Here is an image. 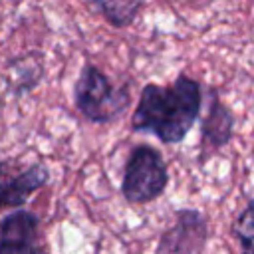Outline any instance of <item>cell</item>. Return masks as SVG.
Wrapping results in <instances>:
<instances>
[{
  "mask_svg": "<svg viewBox=\"0 0 254 254\" xmlns=\"http://www.w3.org/2000/svg\"><path fill=\"white\" fill-rule=\"evenodd\" d=\"M202 85L198 79L179 73L173 83H145L131 113V131L153 135L165 145L187 139L200 119Z\"/></svg>",
  "mask_w": 254,
  "mask_h": 254,
  "instance_id": "obj_1",
  "label": "cell"
},
{
  "mask_svg": "<svg viewBox=\"0 0 254 254\" xmlns=\"http://www.w3.org/2000/svg\"><path fill=\"white\" fill-rule=\"evenodd\" d=\"M71 99L75 111L85 121L105 125L127 111L131 105V91L129 83H113L101 67L87 62L73 81Z\"/></svg>",
  "mask_w": 254,
  "mask_h": 254,
  "instance_id": "obj_2",
  "label": "cell"
},
{
  "mask_svg": "<svg viewBox=\"0 0 254 254\" xmlns=\"http://www.w3.org/2000/svg\"><path fill=\"white\" fill-rule=\"evenodd\" d=\"M169 181V167L155 147L147 143L131 147L123 165V177L119 187L125 202L135 206L153 202L165 194Z\"/></svg>",
  "mask_w": 254,
  "mask_h": 254,
  "instance_id": "obj_3",
  "label": "cell"
},
{
  "mask_svg": "<svg viewBox=\"0 0 254 254\" xmlns=\"http://www.w3.org/2000/svg\"><path fill=\"white\" fill-rule=\"evenodd\" d=\"M50 183V169L44 161L20 165L16 159H0V212L20 210Z\"/></svg>",
  "mask_w": 254,
  "mask_h": 254,
  "instance_id": "obj_4",
  "label": "cell"
},
{
  "mask_svg": "<svg viewBox=\"0 0 254 254\" xmlns=\"http://www.w3.org/2000/svg\"><path fill=\"white\" fill-rule=\"evenodd\" d=\"M208 242V220L198 208H177L155 246V254H202Z\"/></svg>",
  "mask_w": 254,
  "mask_h": 254,
  "instance_id": "obj_5",
  "label": "cell"
},
{
  "mask_svg": "<svg viewBox=\"0 0 254 254\" xmlns=\"http://www.w3.org/2000/svg\"><path fill=\"white\" fill-rule=\"evenodd\" d=\"M0 254H50L36 212L20 208L0 218Z\"/></svg>",
  "mask_w": 254,
  "mask_h": 254,
  "instance_id": "obj_6",
  "label": "cell"
},
{
  "mask_svg": "<svg viewBox=\"0 0 254 254\" xmlns=\"http://www.w3.org/2000/svg\"><path fill=\"white\" fill-rule=\"evenodd\" d=\"M234 137V115L226 107L216 89H208V109L200 117V139H198V161L204 163L212 153L224 149Z\"/></svg>",
  "mask_w": 254,
  "mask_h": 254,
  "instance_id": "obj_7",
  "label": "cell"
},
{
  "mask_svg": "<svg viewBox=\"0 0 254 254\" xmlns=\"http://www.w3.org/2000/svg\"><path fill=\"white\" fill-rule=\"evenodd\" d=\"M91 8L97 10V14L117 30H123L135 22L139 12L145 8V2L141 0H95L91 2Z\"/></svg>",
  "mask_w": 254,
  "mask_h": 254,
  "instance_id": "obj_8",
  "label": "cell"
},
{
  "mask_svg": "<svg viewBox=\"0 0 254 254\" xmlns=\"http://www.w3.org/2000/svg\"><path fill=\"white\" fill-rule=\"evenodd\" d=\"M8 69L12 71L10 73L12 91L18 93V95L28 93L30 89H34L42 81V73H44L42 60L32 58V56H20L16 60H10Z\"/></svg>",
  "mask_w": 254,
  "mask_h": 254,
  "instance_id": "obj_9",
  "label": "cell"
},
{
  "mask_svg": "<svg viewBox=\"0 0 254 254\" xmlns=\"http://www.w3.org/2000/svg\"><path fill=\"white\" fill-rule=\"evenodd\" d=\"M232 236L240 248V254H254V196L246 200V206L232 222Z\"/></svg>",
  "mask_w": 254,
  "mask_h": 254,
  "instance_id": "obj_10",
  "label": "cell"
}]
</instances>
